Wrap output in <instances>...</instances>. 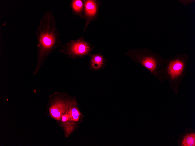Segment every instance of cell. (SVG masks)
Wrapping results in <instances>:
<instances>
[{
  "label": "cell",
  "mask_w": 195,
  "mask_h": 146,
  "mask_svg": "<svg viewBox=\"0 0 195 146\" xmlns=\"http://www.w3.org/2000/svg\"><path fill=\"white\" fill-rule=\"evenodd\" d=\"M39 31L37 65L33 73L34 75L37 74L50 54L60 47L61 44L60 34L51 11L46 12L44 15L41 21Z\"/></svg>",
  "instance_id": "cell-1"
},
{
  "label": "cell",
  "mask_w": 195,
  "mask_h": 146,
  "mask_svg": "<svg viewBox=\"0 0 195 146\" xmlns=\"http://www.w3.org/2000/svg\"><path fill=\"white\" fill-rule=\"evenodd\" d=\"M183 4L188 5L193 2V0H179Z\"/></svg>",
  "instance_id": "cell-12"
},
{
  "label": "cell",
  "mask_w": 195,
  "mask_h": 146,
  "mask_svg": "<svg viewBox=\"0 0 195 146\" xmlns=\"http://www.w3.org/2000/svg\"><path fill=\"white\" fill-rule=\"evenodd\" d=\"M67 122L65 123L64 127L67 133L68 134L70 133L73 129L74 123L73 122Z\"/></svg>",
  "instance_id": "cell-11"
},
{
  "label": "cell",
  "mask_w": 195,
  "mask_h": 146,
  "mask_svg": "<svg viewBox=\"0 0 195 146\" xmlns=\"http://www.w3.org/2000/svg\"><path fill=\"white\" fill-rule=\"evenodd\" d=\"M125 54L136 63L145 67L163 82L164 69L167 59L147 48L130 49Z\"/></svg>",
  "instance_id": "cell-2"
},
{
  "label": "cell",
  "mask_w": 195,
  "mask_h": 146,
  "mask_svg": "<svg viewBox=\"0 0 195 146\" xmlns=\"http://www.w3.org/2000/svg\"><path fill=\"white\" fill-rule=\"evenodd\" d=\"M88 62L89 68L93 71H99L104 69L106 65L107 59L100 53L90 54Z\"/></svg>",
  "instance_id": "cell-7"
},
{
  "label": "cell",
  "mask_w": 195,
  "mask_h": 146,
  "mask_svg": "<svg viewBox=\"0 0 195 146\" xmlns=\"http://www.w3.org/2000/svg\"><path fill=\"white\" fill-rule=\"evenodd\" d=\"M51 96L50 113L53 117L57 120H60L69 108L77 105L75 98L70 97L65 94L55 93Z\"/></svg>",
  "instance_id": "cell-5"
},
{
  "label": "cell",
  "mask_w": 195,
  "mask_h": 146,
  "mask_svg": "<svg viewBox=\"0 0 195 146\" xmlns=\"http://www.w3.org/2000/svg\"><path fill=\"white\" fill-rule=\"evenodd\" d=\"M178 146H195L194 130L186 128L184 132L179 136Z\"/></svg>",
  "instance_id": "cell-8"
},
{
  "label": "cell",
  "mask_w": 195,
  "mask_h": 146,
  "mask_svg": "<svg viewBox=\"0 0 195 146\" xmlns=\"http://www.w3.org/2000/svg\"><path fill=\"white\" fill-rule=\"evenodd\" d=\"M188 57L185 53L177 54L167 59L164 71V79L169 82L170 88L177 93L179 85L186 75Z\"/></svg>",
  "instance_id": "cell-3"
},
{
  "label": "cell",
  "mask_w": 195,
  "mask_h": 146,
  "mask_svg": "<svg viewBox=\"0 0 195 146\" xmlns=\"http://www.w3.org/2000/svg\"><path fill=\"white\" fill-rule=\"evenodd\" d=\"M94 46L87 41L83 36L77 39L71 40L63 45L59 52L69 58H83L91 54Z\"/></svg>",
  "instance_id": "cell-4"
},
{
  "label": "cell",
  "mask_w": 195,
  "mask_h": 146,
  "mask_svg": "<svg viewBox=\"0 0 195 146\" xmlns=\"http://www.w3.org/2000/svg\"><path fill=\"white\" fill-rule=\"evenodd\" d=\"M84 19L83 33L89 24L98 18L102 3L99 0H84Z\"/></svg>",
  "instance_id": "cell-6"
},
{
  "label": "cell",
  "mask_w": 195,
  "mask_h": 146,
  "mask_svg": "<svg viewBox=\"0 0 195 146\" xmlns=\"http://www.w3.org/2000/svg\"><path fill=\"white\" fill-rule=\"evenodd\" d=\"M68 119L69 116L66 113L65 115L62 116V121L65 122Z\"/></svg>",
  "instance_id": "cell-13"
},
{
  "label": "cell",
  "mask_w": 195,
  "mask_h": 146,
  "mask_svg": "<svg viewBox=\"0 0 195 146\" xmlns=\"http://www.w3.org/2000/svg\"><path fill=\"white\" fill-rule=\"evenodd\" d=\"M76 105L72 106L67 110L66 113L68 115V120L74 121L78 120L79 112L77 108L75 106Z\"/></svg>",
  "instance_id": "cell-10"
},
{
  "label": "cell",
  "mask_w": 195,
  "mask_h": 146,
  "mask_svg": "<svg viewBox=\"0 0 195 146\" xmlns=\"http://www.w3.org/2000/svg\"><path fill=\"white\" fill-rule=\"evenodd\" d=\"M69 6L74 15L84 19V0H71Z\"/></svg>",
  "instance_id": "cell-9"
}]
</instances>
